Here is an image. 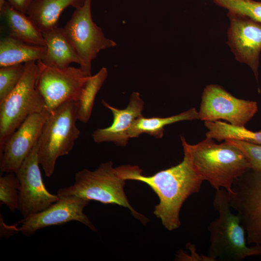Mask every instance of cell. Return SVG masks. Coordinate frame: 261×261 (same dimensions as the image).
<instances>
[{
  "label": "cell",
  "mask_w": 261,
  "mask_h": 261,
  "mask_svg": "<svg viewBox=\"0 0 261 261\" xmlns=\"http://www.w3.org/2000/svg\"><path fill=\"white\" fill-rule=\"evenodd\" d=\"M258 110L256 102L237 98L222 87L210 84L204 88L198 114L204 121L223 119L232 125L245 127Z\"/></svg>",
  "instance_id": "10"
},
{
  "label": "cell",
  "mask_w": 261,
  "mask_h": 261,
  "mask_svg": "<svg viewBox=\"0 0 261 261\" xmlns=\"http://www.w3.org/2000/svg\"><path fill=\"white\" fill-rule=\"evenodd\" d=\"M91 1L86 0L75 9L63 28L64 33L81 60L80 68L91 75L92 61L102 50L113 47L116 43L106 38L102 29L93 21Z\"/></svg>",
  "instance_id": "7"
},
{
  "label": "cell",
  "mask_w": 261,
  "mask_h": 261,
  "mask_svg": "<svg viewBox=\"0 0 261 261\" xmlns=\"http://www.w3.org/2000/svg\"><path fill=\"white\" fill-rule=\"evenodd\" d=\"M230 24L227 44L238 61L248 65L258 83L261 51V23L246 16L228 12Z\"/></svg>",
  "instance_id": "13"
},
{
  "label": "cell",
  "mask_w": 261,
  "mask_h": 261,
  "mask_svg": "<svg viewBox=\"0 0 261 261\" xmlns=\"http://www.w3.org/2000/svg\"><path fill=\"white\" fill-rule=\"evenodd\" d=\"M59 197L57 202L46 209L24 218L19 222L21 226L18 228L15 225H6L7 229L11 233L20 232L24 235L29 236L44 228L77 221L96 231L83 211L89 201L75 196Z\"/></svg>",
  "instance_id": "11"
},
{
  "label": "cell",
  "mask_w": 261,
  "mask_h": 261,
  "mask_svg": "<svg viewBox=\"0 0 261 261\" xmlns=\"http://www.w3.org/2000/svg\"><path fill=\"white\" fill-rule=\"evenodd\" d=\"M20 182L14 173H8L0 177V202L14 212L19 207Z\"/></svg>",
  "instance_id": "23"
},
{
  "label": "cell",
  "mask_w": 261,
  "mask_h": 261,
  "mask_svg": "<svg viewBox=\"0 0 261 261\" xmlns=\"http://www.w3.org/2000/svg\"><path fill=\"white\" fill-rule=\"evenodd\" d=\"M46 51L41 61L45 65L65 68L75 62L79 65L81 60L72 45L66 37L63 28L58 26L42 32Z\"/></svg>",
  "instance_id": "17"
},
{
  "label": "cell",
  "mask_w": 261,
  "mask_h": 261,
  "mask_svg": "<svg viewBox=\"0 0 261 261\" xmlns=\"http://www.w3.org/2000/svg\"><path fill=\"white\" fill-rule=\"evenodd\" d=\"M46 51L45 46L32 45L7 35L0 41V67L42 60Z\"/></svg>",
  "instance_id": "19"
},
{
  "label": "cell",
  "mask_w": 261,
  "mask_h": 261,
  "mask_svg": "<svg viewBox=\"0 0 261 261\" xmlns=\"http://www.w3.org/2000/svg\"><path fill=\"white\" fill-rule=\"evenodd\" d=\"M116 170L122 179L144 182L152 189L160 199L154 214L170 231L179 227V213L183 203L200 191L203 181L185 154L178 164L151 176L143 175L142 170L137 166L122 165Z\"/></svg>",
  "instance_id": "1"
},
{
  "label": "cell",
  "mask_w": 261,
  "mask_h": 261,
  "mask_svg": "<svg viewBox=\"0 0 261 261\" xmlns=\"http://www.w3.org/2000/svg\"><path fill=\"white\" fill-rule=\"evenodd\" d=\"M204 125L208 129L206 138L218 142L231 139L261 145V130L253 131L245 127L235 126L220 120L205 121Z\"/></svg>",
  "instance_id": "21"
},
{
  "label": "cell",
  "mask_w": 261,
  "mask_h": 261,
  "mask_svg": "<svg viewBox=\"0 0 261 261\" xmlns=\"http://www.w3.org/2000/svg\"><path fill=\"white\" fill-rule=\"evenodd\" d=\"M108 72L103 67L95 75H90L76 102L77 119L87 123L91 115L96 96L107 77Z\"/></svg>",
  "instance_id": "22"
},
{
  "label": "cell",
  "mask_w": 261,
  "mask_h": 261,
  "mask_svg": "<svg viewBox=\"0 0 261 261\" xmlns=\"http://www.w3.org/2000/svg\"><path fill=\"white\" fill-rule=\"evenodd\" d=\"M213 205L218 217L208 227L210 244L207 256L213 261H240L261 255V245L247 246L245 230L239 216L231 211L229 194L226 189L216 190Z\"/></svg>",
  "instance_id": "3"
},
{
  "label": "cell",
  "mask_w": 261,
  "mask_h": 261,
  "mask_svg": "<svg viewBox=\"0 0 261 261\" xmlns=\"http://www.w3.org/2000/svg\"><path fill=\"white\" fill-rule=\"evenodd\" d=\"M86 0H32L28 15L42 32L58 26L62 12L67 7L82 6Z\"/></svg>",
  "instance_id": "18"
},
{
  "label": "cell",
  "mask_w": 261,
  "mask_h": 261,
  "mask_svg": "<svg viewBox=\"0 0 261 261\" xmlns=\"http://www.w3.org/2000/svg\"><path fill=\"white\" fill-rule=\"evenodd\" d=\"M232 190L230 205L240 217L247 244L261 245V170L248 169L234 180Z\"/></svg>",
  "instance_id": "8"
},
{
  "label": "cell",
  "mask_w": 261,
  "mask_h": 261,
  "mask_svg": "<svg viewBox=\"0 0 261 261\" xmlns=\"http://www.w3.org/2000/svg\"><path fill=\"white\" fill-rule=\"evenodd\" d=\"M225 141L243 152L249 163L250 168L261 170V145L235 140Z\"/></svg>",
  "instance_id": "26"
},
{
  "label": "cell",
  "mask_w": 261,
  "mask_h": 261,
  "mask_svg": "<svg viewBox=\"0 0 261 261\" xmlns=\"http://www.w3.org/2000/svg\"><path fill=\"white\" fill-rule=\"evenodd\" d=\"M25 70V64L0 68V101L7 97L21 80Z\"/></svg>",
  "instance_id": "25"
},
{
  "label": "cell",
  "mask_w": 261,
  "mask_h": 261,
  "mask_svg": "<svg viewBox=\"0 0 261 261\" xmlns=\"http://www.w3.org/2000/svg\"><path fill=\"white\" fill-rule=\"evenodd\" d=\"M5 0H0V4L3 3Z\"/></svg>",
  "instance_id": "28"
},
{
  "label": "cell",
  "mask_w": 261,
  "mask_h": 261,
  "mask_svg": "<svg viewBox=\"0 0 261 261\" xmlns=\"http://www.w3.org/2000/svg\"><path fill=\"white\" fill-rule=\"evenodd\" d=\"M125 180L119 176L113 163H102L94 171L84 169L78 172L72 185L59 189V196H75L105 204H116L128 208L144 224L147 218L130 205L124 192Z\"/></svg>",
  "instance_id": "4"
},
{
  "label": "cell",
  "mask_w": 261,
  "mask_h": 261,
  "mask_svg": "<svg viewBox=\"0 0 261 261\" xmlns=\"http://www.w3.org/2000/svg\"><path fill=\"white\" fill-rule=\"evenodd\" d=\"M102 103L112 112L113 121L110 126L98 129L93 132L94 142L97 143L112 142L118 145L125 146L130 139L128 131L130 126L135 119L142 116L143 100L139 92H133L127 107L124 109L115 108L103 100H102Z\"/></svg>",
  "instance_id": "15"
},
{
  "label": "cell",
  "mask_w": 261,
  "mask_h": 261,
  "mask_svg": "<svg viewBox=\"0 0 261 261\" xmlns=\"http://www.w3.org/2000/svg\"><path fill=\"white\" fill-rule=\"evenodd\" d=\"M228 12L246 16L261 23V2L253 0H213Z\"/></svg>",
  "instance_id": "24"
},
{
  "label": "cell",
  "mask_w": 261,
  "mask_h": 261,
  "mask_svg": "<svg viewBox=\"0 0 261 261\" xmlns=\"http://www.w3.org/2000/svg\"><path fill=\"white\" fill-rule=\"evenodd\" d=\"M181 140L194 170L216 190L223 188L231 193L234 180L250 168L243 152L226 141L218 144L206 137L190 145L182 136Z\"/></svg>",
  "instance_id": "2"
},
{
  "label": "cell",
  "mask_w": 261,
  "mask_h": 261,
  "mask_svg": "<svg viewBox=\"0 0 261 261\" xmlns=\"http://www.w3.org/2000/svg\"><path fill=\"white\" fill-rule=\"evenodd\" d=\"M49 114L45 110L29 116L11 134L0 154L1 173H16L37 143Z\"/></svg>",
  "instance_id": "14"
},
{
  "label": "cell",
  "mask_w": 261,
  "mask_h": 261,
  "mask_svg": "<svg viewBox=\"0 0 261 261\" xmlns=\"http://www.w3.org/2000/svg\"><path fill=\"white\" fill-rule=\"evenodd\" d=\"M38 152L37 142L15 173L20 182L18 210L24 218L44 210L59 198L45 188L39 168Z\"/></svg>",
  "instance_id": "12"
},
{
  "label": "cell",
  "mask_w": 261,
  "mask_h": 261,
  "mask_svg": "<svg viewBox=\"0 0 261 261\" xmlns=\"http://www.w3.org/2000/svg\"><path fill=\"white\" fill-rule=\"evenodd\" d=\"M7 1L14 8L27 14L32 0H7Z\"/></svg>",
  "instance_id": "27"
},
{
  "label": "cell",
  "mask_w": 261,
  "mask_h": 261,
  "mask_svg": "<svg viewBox=\"0 0 261 261\" xmlns=\"http://www.w3.org/2000/svg\"><path fill=\"white\" fill-rule=\"evenodd\" d=\"M76 102H66L50 112L38 141V158L45 175L54 173L57 159L72 150L80 131L76 125Z\"/></svg>",
  "instance_id": "5"
},
{
  "label": "cell",
  "mask_w": 261,
  "mask_h": 261,
  "mask_svg": "<svg viewBox=\"0 0 261 261\" xmlns=\"http://www.w3.org/2000/svg\"><path fill=\"white\" fill-rule=\"evenodd\" d=\"M37 63L39 71L36 87L48 111L66 102L78 101L90 76L80 68H58L46 66L41 60Z\"/></svg>",
  "instance_id": "9"
},
{
  "label": "cell",
  "mask_w": 261,
  "mask_h": 261,
  "mask_svg": "<svg viewBox=\"0 0 261 261\" xmlns=\"http://www.w3.org/2000/svg\"><path fill=\"white\" fill-rule=\"evenodd\" d=\"M199 119L198 112L191 108L179 114L167 117H144L143 116L135 119L130 126L128 136L130 138L138 137L143 133L161 138L164 127L167 125L183 120Z\"/></svg>",
  "instance_id": "20"
},
{
  "label": "cell",
  "mask_w": 261,
  "mask_h": 261,
  "mask_svg": "<svg viewBox=\"0 0 261 261\" xmlns=\"http://www.w3.org/2000/svg\"><path fill=\"white\" fill-rule=\"evenodd\" d=\"M24 74L14 89L0 101V154L11 134L30 115L47 110L36 87L37 61L24 63Z\"/></svg>",
  "instance_id": "6"
},
{
  "label": "cell",
  "mask_w": 261,
  "mask_h": 261,
  "mask_svg": "<svg viewBox=\"0 0 261 261\" xmlns=\"http://www.w3.org/2000/svg\"><path fill=\"white\" fill-rule=\"evenodd\" d=\"M0 14L8 36L32 45L46 47L41 30L28 15L14 8L7 0L0 4Z\"/></svg>",
  "instance_id": "16"
}]
</instances>
